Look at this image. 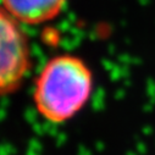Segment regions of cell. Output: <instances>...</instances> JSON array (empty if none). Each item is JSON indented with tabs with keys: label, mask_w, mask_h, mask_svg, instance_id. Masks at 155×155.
<instances>
[{
	"label": "cell",
	"mask_w": 155,
	"mask_h": 155,
	"mask_svg": "<svg viewBox=\"0 0 155 155\" xmlns=\"http://www.w3.org/2000/svg\"><path fill=\"white\" fill-rule=\"evenodd\" d=\"M32 65L28 38L16 21L0 5V98L14 93Z\"/></svg>",
	"instance_id": "7a4b0ae2"
},
{
	"label": "cell",
	"mask_w": 155,
	"mask_h": 155,
	"mask_svg": "<svg viewBox=\"0 0 155 155\" xmlns=\"http://www.w3.org/2000/svg\"><path fill=\"white\" fill-rule=\"evenodd\" d=\"M94 74L87 62L71 54L51 58L34 81L37 112L54 125L72 120L91 100Z\"/></svg>",
	"instance_id": "6da1fadb"
},
{
	"label": "cell",
	"mask_w": 155,
	"mask_h": 155,
	"mask_svg": "<svg viewBox=\"0 0 155 155\" xmlns=\"http://www.w3.org/2000/svg\"><path fill=\"white\" fill-rule=\"evenodd\" d=\"M67 0H2V6L20 23L41 25L58 17Z\"/></svg>",
	"instance_id": "3957f363"
}]
</instances>
